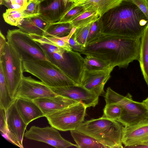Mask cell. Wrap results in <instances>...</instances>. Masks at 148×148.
Masks as SVG:
<instances>
[{"label":"cell","mask_w":148,"mask_h":148,"mask_svg":"<svg viewBox=\"0 0 148 148\" xmlns=\"http://www.w3.org/2000/svg\"><path fill=\"white\" fill-rule=\"evenodd\" d=\"M141 38L101 35L87 44L81 54L91 56L104 61L114 68H127L134 60L139 61Z\"/></svg>","instance_id":"1"},{"label":"cell","mask_w":148,"mask_h":148,"mask_svg":"<svg viewBox=\"0 0 148 148\" xmlns=\"http://www.w3.org/2000/svg\"><path fill=\"white\" fill-rule=\"evenodd\" d=\"M101 35L141 38L148 23L144 14L134 4L123 1L99 18Z\"/></svg>","instance_id":"2"},{"label":"cell","mask_w":148,"mask_h":148,"mask_svg":"<svg viewBox=\"0 0 148 148\" xmlns=\"http://www.w3.org/2000/svg\"><path fill=\"white\" fill-rule=\"evenodd\" d=\"M123 126L120 123L102 116L84 121L75 130L94 138L107 148H123Z\"/></svg>","instance_id":"3"},{"label":"cell","mask_w":148,"mask_h":148,"mask_svg":"<svg viewBox=\"0 0 148 148\" xmlns=\"http://www.w3.org/2000/svg\"><path fill=\"white\" fill-rule=\"evenodd\" d=\"M104 97L106 104L114 103L120 107L121 114L117 121L124 126L135 125L148 118L146 107L142 102L133 100L129 93L124 96L108 87Z\"/></svg>","instance_id":"4"},{"label":"cell","mask_w":148,"mask_h":148,"mask_svg":"<svg viewBox=\"0 0 148 148\" xmlns=\"http://www.w3.org/2000/svg\"><path fill=\"white\" fill-rule=\"evenodd\" d=\"M23 72L35 76L49 87L78 85L58 67L46 60L22 61Z\"/></svg>","instance_id":"5"},{"label":"cell","mask_w":148,"mask_h":148,"mask_svg":"<svg viewBox=\"0 0 148 148\" xmlns=\"http://www.w3.org/2000/svg\"><path fill=\"white\" fill-rule=\"evenodd\" d=\"M6 37L7 42L19 54L23 61L42 60L50 62L41 47L30 34L19 29H9Z\"/></svg>","instance_id":"6"},{"label":"cell","mask_w":148,"mask_h":148,"mask_svg":"<svg viewBox=\"0 0 148 148\" xmlns=\"http://www.w3.org/2000/svg\"><path fill=\"white\" fill-rule=\"evenodd\" d=\"M49 61L78 85H81L85 71L84 58L78 52L65 50L62 54L45 52Z\"/></svg>","instance_id":"7"},{"label":"cell","mask_w":148,"mask_h":148,"mask_svg":"<svg viewBox=\"0 0 148 148\" xmlns=\"http://www.w3.org/2000/svg\"><path fill=\"white\" fill-rule=\"evenodd\" d=\"M87 108L79 102L45 116L51 126L58 130H75L84 122Z\"/></svg>","instance_id":"8"},{"label":"cell","mask_w":148,"mask_h":148,"mask_svg":"<svg viewBox=\"0 0 148 148\" xmlns=\"http://www.w3.org/2000/svg\"><path fill=\"white\" fill-rule=\"evenodd\" d=\"M22 61L19 54L7 42L4 51L0 55V65L2 67L10 94L13 99L23 76Z\"/></svg>","instance_id":"9"},{"label":"cell","mask_w":148,"mask_h":148,"mask_svg":"<svg viewBox=\"0 0 148 148\" xmlns=\"http://www.w3.org/2000/svg\"><path fill=\"white\" fill-rule=\"evenodd\" d=\"M51 126L41 128L32 126L26 130L24 134L26 138L43 142L56 148H66L71 147H78L63 138L58 130Z\"/></svg>","instance_id":"10"},{"label":"cell","mask_w":148,"mask_h":148,"mask_svg":"<svg viewBox=\"0 0 148 148\" xmlns=\"http://www.w3.org/2000/svg\"><path fill=\"white\" fill-rule=\"evenodd\" d=\"M57 95L42 81L31 76H23L14 95V99L22 98L34 101L41 98L55 97Z\"/></svg>","instance_id":"11"},{"label":"cell","mask_w":148,"mask_h":148,"mask_svg":"<svg viewBox=\"0 0 148 148\" xmlns=\"http://www.w3.org/2000/svg\"><path fill=\"white\" fill-rule=\"evenodd\" d=\"M14 101L6 111L8 131L5 135L12 143L23 148V141L27 125L18 112Z\"/></svg>","instance_id":"12"},{"label":"cell","mask_w":148,"mask_h":148,"mask_svg":"<svg viewBox=\"0 0 148 148\" xmlns=\"http://www.w3.org/2000/svg\"><path fill=\"white\" fill-rule=\"evenodd\" d=\"M50 88L57 95L82 103L87 108L95 107L98 103L99 96L88 90L82 85Z\"/></svg>","instance_id":"13"},{"label":"cell","mask_w":148,"mask_h":148,"mask_svg":"<svg viewBox=\"0 0 148 148\" xmlns=\"http://www.w3.org/2000/svg\"><path fill=\"white\" fill-rule=\"evenodd\" d=\"M122 141L128 148L148 142V118L135 125L124 126Z\"/></svg>","instance_id":"14"},{"label":"cell","mask_w":148,"mask_h":148,"mask_svg":"<svg viewBox=\"0 0 148 148\" xmlns=\"http://www.w3.org/2000/svg\"><path fill=\"white\" fill-rule=\"evenodd\" d=\"M113 69L95 71L85 70L81 85L99 96L104 95V86L110 77L111 73Z\"/></svg>","instance_id":"15"},{"label":"cell","mask_w":148,"mask_h":148,"mask_svg":"<svg viewBox=\"0 0 148 148\" xmlns=\"http://www.w3.org/2000/svg\"><path fill=\"white\" fill-rule=\"evenodd\" d=\"M70 6H66L63 0H43L40 2L39 15L49 24L57 22Z\"/></svg>","instance_id":"16"},{"label":"cell","mask_w":148,"mask_h":148,"mask_svg":"<svg viewBox=\"0 0 148 148\" xmlns=\"http://www.w3.org/2000/svg\"><path fill=\"white\" fill-rule=\"evenodd\" d=\"M33 101L40 108L45 116L79 103L58 95L53 97L39 98Z\"/></svg>","instance_id":"17"},{"label":"cell","mask_w":148,"mask_h":148,"mask_svg":"<svg viewBox=\"0 0 148 148\" xmlns=\"http://www.w3.org/2000/svg\"><path fill=\"white\" fill-rule=\"evenodd\" d=\"M15 102L18 112L27 125L36 119L45 116L41 109L33 101L18 98L15 99Z\"/></svg>","instance_id":"18"},{"label":"cell","mask_w":148,"mask_h":148,"mask_svg":"<svg viewBox=\"0 0 148 148\" xmlns=\"http://www.w3.org/2000/svg\"><path fill=\"white\" fill-rule=\"evenodd\" d=\"M49 24L39 15H36L23 18L17 27L32 36L41 37Z\"/></svg>","instance_id":"19"},{"label":"cell","mask_w":148,"mask_h":148,"mask_svg":"<svg viewBox=\"0 0 148 148\" xmlns=\"http://www.w3.org/2000/svg\"><path fill=\"white\" fill-rule=\"evenodd\" d=\"M123 1V0H87L77 6H83L85 11H97L101 17L111 9L119 5Z\"/></svg>","instance_id":"20"},{"label":"cell","mask_w":148,"mask_h":148,"mask_svg":"<svg viewBox=\"0 0 148 148\" xmlns=\"http://www.w3.org/2000/svg\"><path fill=\"white\" fill-rule=\"evenodd\" d=\"M139 62L144 78L148 86V23L141 38Z\"/></svg>","instance_id":"21"},{"label":"cell","mask_w":148,"mask_h":148,"mask_svg":"<svg viewBox=\"0 0 148 148\" xmlns=\"http://www.w3.org/2000/svg\"><path fill=\"white\" fill-rule=\"evenodd\" d=\"M70 132L78 148H107L94 138L76 130H71Z\"/></svg>","instance_id":"22"},{"label":"cell","mask_w":148,"mask_h":148,"mask_svg":"<svg viewBox=\"0 0 148 148\" xmlns=\"http://www.w3.org/2000/svg\"><path fill=\"white\" fill-rule=\"evenodd\" d=\"M73 27L69 23L58 22L50 24L45 32L44 36L62 38L69 35Z\"/></svg>","instance_id":"23"},{"label":"cell","mask_w":148,"mask_h":148,"mask_svg":"<svg viewBox=\"0 0 148 148\" xmlns=\"http://www.w3.org/2000/svg\"><path fill=\"white\" fill-rule=\"evenodd\" d=\"M14 100L10 95L2 67L0 65V107L7 111Z\"/></svg>","instance_id":"24"},{"label":"cell","mask_w":148,"mask_h":148,"mask_svg":"<svg viewBox=\"0 0 148 148\" xmlns=\"http://www.w3.org/2000/svg\"><path fill=\"white\" fill-rule=\"evenodd\" d=\"M100 16L97 11H86L70 22L73 27L79 28L85 26L98 20Z\"/></svg>","instance_id":"25"},{"label":"cell","mask_w":148,"mask_h":148,"mask_svg":"<svg viewBox=\"0 0 148 148\" xmlns=\"http://www.w3.org/2000/svg\"><path fill=\"white\" fill-rule=\"evenodd\" d=\"M85 70L90 71H99L114 68L104 61L91 56L86 55L84 58Z\"/></svg>","instance_id":"26"},{"label":"cell","mask_w":148,"mask_h":148,"mask_svg":"<svg viewBox=\"0 0 148 148\" xmlns=\"http://www.w3.org/2000/svg\"><path fill=\"white\" fill-rule=\"evenodd\" d=\"M31 36L32 39L38 42H42L51 45L67 51L72 50L69 43L60 38L44 36L41 37Z\"/></svg>","instance_id":"27"},{"label":"cell","mask_w":148,"mask_h":148,"mask_svg":"<svg viewBox=\"0 0 148 148\" xmlns=\"http://www.w3.org/2000/svg\"><path fill=\"white\" fill-rule=\"evenodd\" d=\"M3 16L7 23L17 27L21 24L24 18L22 11L12 9H7L3 14Z\"/></svg>","instance_id":"28"},{"label":"cell","mask_w":148,"mask_h":148,"mask_svg":"<svg viewBox=\"0 0 148 148\" xmlns=\"http://www.w3.org/2000/svg\"><path fill=\"white\" fill-rule=\"evenodd\" d=\"M71 6L60 20L58 21V22H69L85 11L84 8L82 5H79L73 7H71Z\"/></svg>","instance_id":"29"},{"label":"cell","mask_w":148,"mask_h":148,"mask_svg":"<svg viewBox=\"0 0 148 148\" xmlns=\"http://www.w3.org/2000/svg\"><path fill=\"white\" fill-rule=\"evenodd\" d=\"M121 114V109L118 105L114 103H110L106 104L103 109L102 116L112 120L117 121L120 117Z\"/></svg>","instance_id":"30"},{"label":"cell","mask_w":148,"mask_h":148,"mask_svg":"<svg viewBox=\"0 0 148 148\" xmlns=\"http://www.w3.org/2000/svg\"><path fill=\"white\" fill-rule=\"evenodd\" d=\"M29 2L28 0H0L1 5H3L8 9L22 11L25 9Z\"/></svg>","instance_id":"31"},{"label":"cell","mask_w":148,"mask_h":148,"mask_svg":"<svg viewBox=\"0 0 148 148\" xmlns=\"http://www.w3.org/2000/svg\"><path fill=\"white\" fill-rule=\"evenodd\" d=\"M101 35V28L99 18L91 23L86 40V44L96 40Z\"/></svg>","instance_id":"32"},{"label":"cell","mask_w":148,"mask_h":148,"mask_svg":"<svg viewBox=\"0 0 148 148\" xmlns=\"http://www.w3.org/2000/svg\"><path fill=\"white\" fill-rule=\"evenodd\" d=\"M40 2L38 0L29 1V3L25 9L22 11L24 18L39 15Z\"/></svg>","instance_id":"33"},{"label":"cell","mask_w":148,"mask_h":148,"mask_svg":"<svg viewBox=\"0 0 148 148\" xmlns=\"http://www.w3.org/2000/svg\"><path fill=\"white\" fill-rule=\"evenodd\" d=\"M91 23L82 27L76 28L74 32L77 41L84 47L86 44V40Z\"/></svg>","instance_id":"34"},{"label":"cell","mask_w":148,"mask_h":148,"mask_svg":"<svg viewBox=\"0 0 148 148\" xmlns=\"http://www.w3.org/2000/svg\"><path fill=\"white\" fill-rule=\"evenodd\" d=\"M136 5L144 14L148 22V0H123Z\"/></svg>","instance_id":"35"},{"label":"cell","mask_w":148,"mask_h":148,"mask_svg":"<svg viewBox=\"0 0 148 148\" xmlns=\"http://www.w3.org/2000/svg\"><path fill=\"white\" fill-rule=\"evenodd\" d=\"M0 130L5 136L8 131L6 111L3 108L0 107Z\"/></svg>","instance_id":"36"},{"label":"cell","mask_w":148,"mask_h":148,"mask_svg":"<svg viewBox=\"0 0 148 148\" xmlns=\"http://www.w3.org/2000/svg\"><path fill=\"white\" fill-rule=\"evenodd\" d=\"M38 43L41 47L45 52L62 54L65 51L62 48L51 45L42 42Z\"/></svg>","instance_id":"37"},{"label":"cell","mask_w":148,"mask_h":148,"mask_svg":"<svg viewBox=\"0 0 148 148\" xmlns=\"http://www.w3.org/2000/svg\"><path fill=\"white\" fill-rule=\"evenodd\" d=\"M68 43L72 49L76 51L81 53L84 50V47L77 41L74 33L69 40Z\"/></svg>","instance_id":"38"},{"label":"cell","mask_w":148,"mask_h":148,"mask_svg":"<svg viewBox=\"0 0 148 148\" xmlns=\"http://www.w3.org/2000/svg\"><path fill=\"white\" fill-rule=\"evenodd\" d=\"M87 0H63L66 6L71 5V7L76 6L77 5L85 2Z\"/></svg>","instance_id":"39"},{"label":"cell","mask_w":148,"mask_h":148,"mask_svg":"<svg viewBox=\"0 0 148 148\" xmlns=\"http://www.w3.org/2000/svg\"><path fill=\"white\" fill-rule=\"evenodd\" d=\"M5 38L0 31V55L3 53L5 45L7 42Z\"/></svg>","instance_id":"40"},{"label":"cell","mask_w":148,"mask_h":148,"mask_svg":"<svg viewBox=\"0 0 148 148\" xmlns=\"http://www.w3.org/2000/svg\"><path fill=\"white\" fill-rule=\"evenodd\" d=\"M133 148H148V142L145 143L142 145H140L134 147Z\"/></svg>","instance_id":"41"},{"label":"cell","mask_w":148,"mask_h":148,"mask_svg":"<svg viewBox=\"0 0 148 148\" xmlns=\"http://www.w3.org/2000/svg\"><path fill=\"white\" fill-rule=\"evenodd\" d=\"M148 110V97L142 102Z\"/></svg>","instance_id":"42"},{"label":"cell","mask_w":148,"mask_h":148,"mask_svg":"<svg viewBox=\"0 0 148 148\" xmlns=\"http://www.w3.org/2000/svg\"><path fill=\"white\" fill-rule=\"evenodd\" d=\"M43 0H38V1L40 2H41V1H42Z\"/></svg>","instance_id":"43"},{"label":"cell","mask_w":148,"mask_h":148,"mask_svg":"<svg viewBox=\"0 0 148 148\" xmlns=\"http://www.w3.org/2000/svg\"><path fill=\"white\" fill-rule=\"evenodd\" d=\"M29 1H32V0H28Z\"/></svg>","instance_id":"44"}]
</instances>
